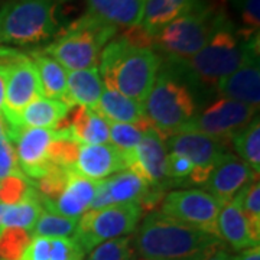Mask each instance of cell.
Returning a JSON list of instances; mask_svg holds the SVG:
<instances>
[{
	"label": "cell",
	"instance_id": "9a60e30c",
	"mask_svg": "<svg viewBox=\"0 0 260 260\" xmlns=\"http://www.w3.org/2000/svg\"><path fill=\"white\" fill-rule=\"evenodd\" d=\"M55 130L23 127L9 138L15 146L18 165L30 181H39L49 169V148Z\"/></svg>",
	"mask_w": 260,
	"mask_h": 260
},
{
	"label": "cell",
	"instance_id": "5bb4252c",
	"mask_svg": "<svg viewBox=\"0 0 260 260\" xmlns=\"http://www.w3.org/2000/svg\"><path fill=\"white\" fill-rule=\"evenodd\" d=\"M220 97L249 104L259 109L260 103V67L259 34H254L249 42V51L240 67L217 84Z\"/></svg>",
	"mask_w": 260,
	"mask_h": 260
},
{
	"label": "cell",
	"instance_id": "d590c367",
	"mask_svg": "<svg viewBox=\"0 0 260 260\" xmlns=\"http://www.w3.org/2000/svg\"><path fill=\"white\" fill-rule=\"evenodd\" d=\"M237 12L243 32L257 34L260 28V0H227Z\"/></svg>",
	"mask_w": 260,
	"mask_h": 260
},
{
	"label": "cell",
	"instance_id": "ee69618b",
	"mask_svg": "<svg viewBox=\"0 0 260 260\" xmlns=\"http://www.w3.org/2000/svg\"><path fill=\"white\" fill-rule=\"evenodd\" d=\"M142 260H145V259H142Z\"/></svg>",
	"mask_w": 260,
	"mask_h": 260
},
{
	"label": "cell",
	"instance_id": "5b68a950",
	"mask_svg": "<svg viewBox=\"0 0 260 260\" xmlns=\"http://www.w3.org/2000/svg\"><path fill=\"white\" fill-rule=\"evenodd\" d=\"M71 0H9L0 8V44L47 45L62 29L59 10Z\"/></svg>",
	"mask_w": 260,
	"mask_h": 260
},
{
	"label": "cell",
	"instance_id": "277c9868",
	"mask_svg": "<svg viewBox=\"0 0 260 260\" xmlns=\"http://www.w3.org/2000/svg\"><path fill=\"white\" fill-rule=\"evenodd\" d=\"M143 107L150 126L164 139L179 133L194 119L197 102L182 65L168 61L160 67Z\"/></svg>",
	"mask_w": 260,
	"mask_h": 260
},
{
	"label": "cell",
	"instance_id": "603a6c76",
	"mask_svg": "<svg viewBox=\"0 0 260 260\" xmlns=\"http://www.w3.org/2000/svg\"><path fill=\"white\" fill-rule=\"evenodd\" d=\"M217 230L218 239L232 246L234 250L242 251L259 246V242H256L251 234L244 214L234 200L221 205L217 218Z\"/></svg>",
	"mask_w": 260,
	"mask_h": 260
},
{
	"label": "cell",
	"instance_id": "52a82bcc",
	"mask_svg": "<svg viewBox=\"0 0 260 260\" xmlns=\"http://www.w3.org/2000/svg\"><path fill=\"white\" fill-rule=\"evenodd\" d=\"M218 10L208 0L174 19L152 38V49L168 61L185 62L200 52L213 32Z\"/></svg>",
	"mask_w": 260,
	"mask_h": 260
},
{
	"label": "cell",
	"instance_id": "8fae6325",
	"mask_svg": "<svg viewBox=\"0 0 260 260\" xmlns=\"http://www.w3.org/2000/svg\"><path fill=\"white\" fill-rule=\"evenodd\" d=\"M162 192L164 191L152 188L132 169H124L113 177L99 181L90 210H102L129 203H138L143 210L152 208L162 200Z\"/></svg>",
	"mask_w": 260,
	"mask_h": 260
},
{
	"label": "cell",
	"instance_id": "3957f363",
	"mask_svg": "<svg viewBox=\"0 0 260 260\" xmlns=\"http://www.w3.org/2000/svg\"><path fill=\"white\" fill-rule=\"evenodd\" d=\"M253 35L244 34L224 10H218L213 32L203 49L179 64L192 81L205 87H217V84L234 73L244 61Z\"/></svg>",
	"mask_w": 260,
	"mask_h": 260
},
{
	"label": "cell",
	"instance_id": "d4e9b609",
	"mask_svg": "<svg viewBox=\"0 0 260 260\" xmlns=\"http://www.w3.org/2000/svg\"><path fill=\"white\" fill-rule=\"evenodd\" d=\"M71 107L61 100L38 97L25 107L19 117V130L23 127L56 130L67 119Z\"/></svg>",
	"mask_w": 260,
	"mask_h": 260
},
{
	"label": "cell",
	"instance_id": "ab89813d",
	"mask_svg": "<svg viewBox=\"0 0 260 260\" xmlns=\"http://www.w3.org/2000/svg\"><path fill=\"white\" fill-rule=\"evenodd\" d=\"M230 260H260V247L254 246L250 249L242 250L237 256H233Z\"/></svg>",
	"mask_w": 260,
	"mask_h": 260
},
{
	"label": "cell",
	"instance_id": "4fadbf2b",
	"mask_svg": "<svg viewBox=\"0 0 260 260\" xmlns=\"http://www.w3.org/2000/svg\"><path fill=\"white\" fill-rule=\"evenodd\" d=\"M41 95L37 71L29 55L8 65L5 103L2 109V116L8 124V138H12L19 130V117L25 107Z\"/></svg>",
	"mask_w": 260,
	"mask_h": 260
},
{
	"label": "cell",
	"instance_id": "e575fe53",
	"mask_svg": "<svg viewBox=\"0 0 260 260\" xmlns=\"http://www.w3.org/2000/svg\"><path fill=\"white\" fill-rule=\"evenodd\" d=\"M87 260H136V253L129 236L113 239L94 247Z\"/></svg>",
	"mask_w": 260,
	"mask_h": 260
},
{
	"label": "cell",
	"instance_id": "4dcf8cb0",
	"mask_svg": "<svg viewBox=\"0 0 260 260\" xmlns=\"http://www.w3.org/2000/svg\"><path fill=\"white\" fill-rule=\"evenodd\" d=\"M244 214L250 232L256 242L260 240V184L259 178L253 179L240 189V192L233 198Z\"/></svg>",
	"mask_w": 260,
	"mask_h": 260
},
{
	"label": "cell",
	"instance_id": "836d02e7",
	"mask_svg": "<svg viewBox=\"0 0 260 260\" xmlns=\"http://www.w3.org/2000/svg\"><path fill=\"white\" fill-rule=\"evenodd\" d=\"M32 240L28 230L18 227H0V260H20Z\"/></svg>",
	"mask_w": 260,
	"mask_h": 260
},
{
	"label": "cell",
	"instance_id": "f35d334b",
	"mask_svg": "<svg viewBox=\"0 0 260 260\" xmlns=\"http://www.w3.org/2000/svg\"><path fill=\"white\" fill-rule=\"evenodd\" d=\"M200 260H230V256H229V253L224 250L223 247H221V244H220V246L214 247L210 251H207Z\"/></svg>",
	"mask_w": 260,
	"mask_h": 260
},
{
	"label": "cell",
	"instance_id": "484cf974",
	"mask_svg": "<svg viewBox=\"0 0 260 260\" xmlns=\"http://www.w3.org/2000/svg\"><path fill=\"white\" fill-rule=\"evenodd\" d=\"M29 58L35 67L42 97L64 102L68 71L56 59L47 55L41 49L32 51Z\"/></svg>",
	"mask_w": 260,
	"mask_h": 260
},
{
	"label": "cell",
	"instance_id": "44dd1931",
	"mask_svg": "<svg viewBox=\"0 0 260 260\" xmlns=\"http://www.w3.org/2000/svg\"><path fill=\"white\" fill-rule=\"evenodd\" d=\"M145 0H87V15L116 28H138Z\"/></svg>",
	"mask_w": 260,
	"mask_h": 260
},
{
	"label": "cell",
	"instance_id": "60d3db41",
	"mask_svg": "<svg viewBox=\"0 0 260 260\" xmlns=\"http://www.w3.org/2000/svg\"><path fill=\"white\" fill-rule=\"evenodd\" d=\"M6 78H8V65L0 64V114L5 103V91H6Z\"/></svg>",
	"mask_w": 260,
	"mask_h": 260
},
{
	"label": "cell",
	"instance_id": "6da1fadb",
	"mask_svg": "<svg viewBox=\"0 0 260 260\" xmlns=\"http://www.w3.org/2000/svg\"><path fill=\"white\" fill-rule=\"evenodd\" d=\"M221 240L179 223L160 211H150L132 240L135 253L145 260H200Z\"/></svg>",
	"mask_w": 260,
	"mask_h": 260
},
{
	"label": "cell",
	"instance_id": "74e56055",
	"mask_svg": "<svg viewBox=\"0 0 260 260\" xmlns=\"http://www.w3.org/2000/svg\"><path fill=\"white\" fill-rule=\"evenodd\" d=\"M12 175H23L18 165V158L12 140L5 136L0 138V179Z\"/></svg>",
	"mask_w": 260,
	"mask_h": 260
},
{
	"label": "cell",
	"instance_id": "7c38bea8",
	"mask_svg": "<svg viewBox=\"0 0 260 260\" xmlns=\"http://www.w3.org/2000/svg\"><path fill=\"white\" fill-rule=\"evenodd\" d=\"M168 152L184 155L194 165L189 182L204 185L213 169L229 153L224 142L198 132H181L165 139Z\"/></svg>",
	"mask_w": 260,
	"mask_h": 260
},
{
	"label": "cell",
	"instance_id": "1f68e13d",
	"mask_svg": "<svg viewBox=\"0 0 260 260\" xmlns=\"http://www.w3.org/2000/svg\"><path fill=\"white\" fill-rule=\"evenodd\" d=\"M78 220L44 210L30 230L32 237H73Z\"/></svg>",
	"mask_w": 260,
	"mask_h": 260
},
{
	"label": "cell",
	"instance_id": "ac0fdd59",
	"mask_svg": "<svg viewBox=\"0 0 260 260\" xmlns=\"http://www.w3.org/2000/svg\"><path fill=\"white\" fill-rule=\"evenodd\" d=\"M256 178H259L257 174H254L236 155L229 152L213 169L211 175L204 184V191L213 195L221 204H225Z\"/></svg>",
	"mask_w": 260,
	"mask_h": 260
},
{
	"label": "cell",
	"instance_id": "ffe728a7",
	"mask_svg": "<svg viewBox=\"0 0 260 260\" xmlns=\"http://www.w3.org/2000/svg\"><path fill=\"white\" fill-rule=\"evenodd\" d=\"M65 129L80 145L109 143V120L94 109L71 107L65 121L56 130Z\"/></svg>",
	"mask_w": 260,
	"mask_h": 260
},
{
	"label": "cell",
	"instance_id": "d6a6232c",
	"mask_svg": "<svg viewBox=\"0 0 260 260\" xmlns=\"http://www.w3.org/2000/svg\"><path fill=\"white\" fill-rule=\"evenodd\" d=\"M37 195L35 182L25 175H12L0 179V204H18Z\"/></svg>",
	"mask_w": 260,
	"mask_h": 260
},
{
	"label": "cell",
	"instance_id": "f1b7e54d",
	"mask_svg": "<svg viewBox=\"0 0 260 260\" xmlns=\"http://www.w3.org/2000/svg\"><path fill=\"white\" fill-rule=\"evenodd\" d=\"M42 211L44 207L39 201V194L18 204L6 205L0 227H18L30 232Z\"/></svg>",
	"mask_w": 260,
	"mask_h": 260
},
{
	"label": "cell",
	"instance_id": "8992f818",
	"mask_svg": "<svg viewBox=\"0 0 260 260\" xmlns=\"http://www.w3.org/2000/svg\"><path fill=\"white\" fill-rule=\"evenodd\" d=\"M117 30L119 28L84 13L62 26L58 35L41 51L56 59L67 71L93 68L99 67L103 48L116 38Z\"/></svg>",
	"mask_w": 260,
	"mask_h": 260
},
{
	"label": "cell",
	"instance_id": "e0dca14e",
	"mask_svg": "<svg viewBox=\"0 0 260 260\" xmlns=\"http://www.w3.org/2000/svg\"><path fill=\"white\" fill-rule=\"evenodd\" d=\"M73 169L80 177L99 182L129 169V155L110 143L80 145Z\"/></svg>",
	"mask_w": 260,
	"mask_h": 260
},
{
	"label": "cell",
	"instance_id": "8d00e7d4",
	"mask_svg": "<svg viewBox=\"0 0 260 260\" xmlns=\"http://www.w3.org/2000/svg\"><path fill=\"white\" fill-rule=\"evenodd\" d=\"M192 171H194V165L186 156L174 153V152H168L167 174L169 184L185 182L189 179Z\"/></svg>",
	"mask_w": 260,
	"mask_h": 260
},
{
	"label": "cell",
	"instance_id": "4316f807",
	"mask_svg": "<svg viewBox=\"0 0 260 260\" xmlns=\"http://www.w3.org/2000/svg\"><path fill=\"white\" fill-rule=\"evenodd\" d=\"M95 110L114 123H145L149 121L143 104L123 95L114 88L104 87Z\"/></svg>",
	"mask_w": 260,
	"mask_h": 260
},
{
	"label": "cell",
	"instance_id": "d6986e66",
	"mask_svg": "<svg viewBox=\"0 0 260 260\" xmlns=\"http://www.w3.org/2000/svg\"><path fill=\"white\" fill-rule=\"evenodd\" d=\"M97 181H91L74 174L62 189V192L54 201H39L47 211L78 220L84 213L90 210V205L93 203L97 191Z\"/></svg>",
	"mask_w": 260,
	"mask_h": 260
},
{
	"label": "cell",
	"instance_id": "ba28073f",
	"mask_svg": "<svg viewBox=\"0 0 260 260\" xmlns=\"http://www.w3.org/2000/svg\"><path fill=\"white\" fill-rule=\"evenodd\" d=\"M142 215L143 208L138 203L88 210L78 218L73 237L87 254L102 243L136 232Z\"/></svg>",
	"mask_w": 260,
	"mask_h": 260
},
{
	"label": "cell",
	"instance_id": "9c48e42d",
	"mask_svg": "<svg viewBox=\"0 0 260 260\" xmlns=\"http://www.w3.org/2000/svg\"><path fill=\"white\" fill-rule=\"evenodd\" d=\"M221 203L204 189H174L162 198L160 213L218 239L217 218ZM220 240V239H218Z\"/></svg>",
	"mask_w": 260,
	"mask_h": 260
},
{
	"label": "cell",
	"instance_id": "83f0119b",
	"mask_svg": "<svg viewBox=\"0 0 260 260\" xmlns=\"http://www.w3.org/2000/svg\"><path fill=\"white\" fill-rule=\"evenodd\" d=\"M237 158L243 160L254 174L260 172V120L254 117L253 120L240 129L232 138Z\"/></svg>",
	"mask_w": 260,
	"mask_h": 260
},
{
	"label": "cell",
	"instance_id": "7a4b0ae2",
	"mask_svg": "<svg viewBox=\"0 0 260 260\" xmlns=\"http://www.w3.org/2000/svg\"><path fill=\"white\" fill-rule=\"evenodd\" d=\"M162 67V56L152 48L139 47L126 35L113 38L103 48L99 71L104 87L145 103Z\"/></svg>",
	"mask_w": 260,
	"mask_h": 260
},
{
	"label": "cell",
	"instance_id": "7bdbcfd3",
	"mask_svg": "<svg viewBox=\"0 0 260 260\" xmlns=\"http://www.w3.org/2000/svg\"><path fill=\"white\" fill-rule=\"evenodd\" d=\"M5 208H6V205L0 204V223H2V217H3V213H5Z\"/></svg>",
	"mask_w": 260,
	"mask_h": 260
},
{
	"label": "cell",
	"instance_id": "b9f144b4",
	"mask_svg": "<svg viewBox=\"0 0 260 260\" xmlns=\"http://www.w3.org/2000/svg\"><path fill=\"white\" fill-rule=\"evenodd\" d=\"M5 136H8V124L3 119V116L0 114V138H5Z\"/></svg>",
	"mask_w": 260,
	"mask_h": 260
},
{
	"label": "cell",
	"instance_id": "30bf717a",
	"mask_svg": "<svg viewBox=\"0 0 260 260\" xmlns=\"http://www.w3.org/2000/svg\"><path fill=\"white\" fill-rule=\"evenodd\" d=\"M256 112L257 109L249 104L218 97L205 110L197 113L181 132H198L224 142V139H232L239 130L247 126L254 119Z\"/></svg>",
	"mask_w": 260,
	"mask_h": 260
},
{
	"label": "cell",
	"instance_id": "7402d4cb",
	"mask_svg": "<svg viewBox=\"0 0 260 260\" xmlns=\"http://www.w3.org/2000/svg\"><path fill=\"white\" fill-rule=\"evenodd\" d=\"M103 90L104 83L99 67L68 71L64 103L70 107H87L95 110Z\"/></svg>",
	"mask_w": 260,
	"mask_h": 260
},
{
	"label": "cell",
	"instance_id": "cb8c5ba5",
	"mask_svg": "<svg viewBox=\"0 0 260 260\" xmlns=\"http://www.w3.org/2000/svg\"><path fill=\"white\" fill-rule=\"evenodd\" d=\"M203 0H145L139 28L150 39L164 26L195 8Z\"/></svg>",
	"mask_w": 260,
	"mask_h": 260
},
{
	"label": "cell",
	"instance_id": "f546056e",
	"mask_svg": "<svg viewBox=\"0 0 260 260\" xmlns=\"http://www.w3.org/2000/svg\"><path fill=\"white\" fill-rule=\"evenodd\" d=\"M152 127L149 121L145 123H114L109 121V143L120 152L130 155L146 133Z\"/></svg>",
	"mask_w": 260,
	"mask_h": 260
},
{
	"label": "cell",
	"instance_id": "2e32d148",
	"mask_svg": "<svg viewBox=\"0 0 260 260\" xmlns=\"http://www.w3.org/2000/svg\"><path fill=\"white\" fill-rule=\"evenodd\" d=\"M167 160L168 149L165 139L153 127H150L129 155V169L143 178L152 188L164 191V188L169 185Z\"/></svg>",
	"mask_w": 260,
	"mask_h": 260
}]
</instances>
